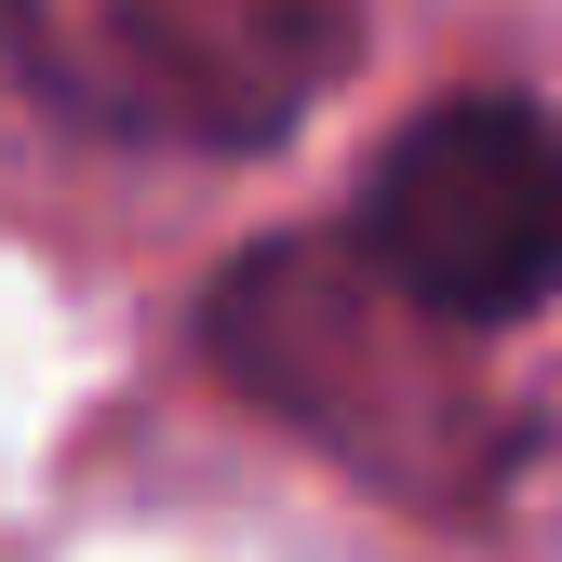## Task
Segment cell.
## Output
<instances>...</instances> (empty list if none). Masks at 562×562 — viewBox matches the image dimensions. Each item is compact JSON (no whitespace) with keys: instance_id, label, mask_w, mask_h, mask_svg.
<instances>
[{"instance_id":"obj_1","label":"cell","mask_w":562,"mask_h":562,"mask_svg":"<svg viewBox=\"0 0 562 562\" xmlns=\"http://www.w3.org/2000/svg\"><path fill=\"white\" fill-rule=\"evenodd\" d=\"M348 67L362 0H0V81L94 148L255 161Z\"/></svg>"},{"instance_id":"obj_2","label":"cell","mask_w":562,"mask_h":562,"mask_svg":"<svg viewBox=\"0 0 562 562\" xmlns=\"http://www.w3.org/2000/svg\"><path fill=\"white\" fill-rule=\"evenodd\" d=\"M348 255L429 335H509L562 308V108L442 94L415 108L348 188Z\"/></svg>"},{"instance_id":"obj_3","label":"cell","mask_w":562,"mask_h":562,"mask_svg":"<svg viewBox=\"0 0 562 562\" xmlns=\"http://www.w3.org/2000/svg\"><path fill=\"white\" fill-rule=\"evenodd\" d=\"M389 281L335 241H255L215 295H201V348H215V375L255 389L281 429H308L322 456L375 469V482H415V496H442V469L415 442H456V402L442 389H389Z\"/></svg>"}]
</instances>
